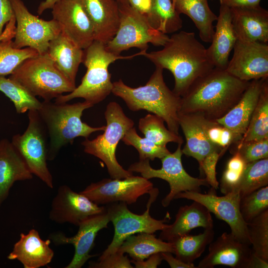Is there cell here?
<instances>
[{"instance_id": "obj_37", "label": "cell", "mask_w": 268, "mask_h": 268, "mask_svg": "<svg viewBox=\"0 0 268 268\" xmlns=\"http://www.w3.org/2000/svg\"><path fill=\"white\" fill-rule=\"evenodd\" d=\"M164 123L160 117L149 114L139 119L138 127L145 137L157 145L166 146L171 142L183 144L182 137L167 129Z\"/></svg>"}, {"instance_id": "obj_17", "label": "cell", "mask_w": 268, "mask_h": 268, "mask_svg": "<svg viewBox=\"0 0 268 268\" xmlns=\"http://www.w3.org/2000/svg\"><path fill=\"white\" fill-rule=\"evenodd\" d=\"M105 209V206H99L64 185L60 186L52 200L49 219L59 224L69 223L78 226L82 221Z\"/></svg>"}, {"instance_id": "obj_45", "label": "cell", "mask_w": 268, "mask_h": 268, "mask_svg": "<svg viewBox=\"0 0 268 268\" xmlns=\"http://www.w3.org/2000/svg\"><path fill=\"white\" fill-rule=\"evenodd\" d=\"M14 16L10 0H0V37L3 27Z\"/></svg>"}, {"instance_id": "obj_27", "label": "cell", "mask_w": 268, "mask_h": 268, "mask_svg": "<svg viewBox=\"0 0 268 268\" xmlns=\"http://www.w3.org/2000/svg\"><path fill=\"white\" fill-rule=\"evenodd\" d=\"M266 78L250 81L238 102L223 117L216 121L242 137L257 105L263 84Z\"/></svg>"}, {"instance_id": "obj_31", "label": "cell", "mask_w": 268, "mask_h": 268, "mask_svg": "<svg viewBox=\"0 0 268 268\" xmlns=\"http://www.w3.org/2000/svg\"><path fill=\"white\" fill-rule=\"evenodd\" d=\"M128 237L118 249V252L128 254L132 260L143 261L151 255L161 252L174 254L171 242L157 238L154 233L140 232Z\"/></svg>"}, {"instance_id": "obj_32", "label": "cell", "mask_w": 268, "mask_h": 268, "mask_svg": "<svg viewBox=\"0 0 268 268\" xmlns=\"http://www.w3.org/2000/svg\"><path fill=\"white\" fill-rule=\"evenodd\" d=\"M214 231L213 228L204 229L198 235L189 234L171 240L176 258L187 264L193 262L204 251L206 246L213 240Z\"/></svg>"}, {"instance_id": "obj_8", "label": "cell", "mask_w": 268, "mask_h": 268, "mask_svg": "<svg viewBox=\"0 0 268 268\" xmlns=\"http://www.w3.org/2000/svg\"><path fill=\"white\" fill-rule=\"evenodd\" d=\"M120 24L113 37L105 45L108 52L116 55L132 48L147 50L148 43L163 46L169 37L152 27L147 19L133 8L129 3H119Z\"/></svg>"}, {"instance_id": "obj_34", "label": "cell", "mask_w": 268, "mask_h": 268, "mask_svg": "<svg viewBox=\"0 0 268 268\" xmlns=\"http://www.w3.org/2000/svg\"><path fill=\"white\" fill-rule=\"evenodd\" d=\"M147 21L152 27L166 34L174 33L183 26V20L171 0H152Z\"/></svg>"}, {"instance_id": "obj_29", "label": "cell", "mask_w": 268, "mask_h": 268, "mask_svg": "<svg viewBox=\"0 0 268 268\" xmlns=\"http://www.w3.org/2000/svg\"><path fill=\"white\" fill-rule=\"evenodd\" d=\"M173 6L179 14L192 19L203 42L211 43L214 33L213 22L217 16L209 8L207 0H175Z\"/></svg>"}, {"instance_id": "obj_4", "label": "cell", "mask_w": 268, "mask_h": 268, "mask_svg": "<svg viewBox=\"0 0 268 268\" xmlns=\"http://www.w3.org/2000/svg\"><path fill=\"white\" fill-rule=\"evenodd\" d=\"M93 106L86 101L71 104L51 101L42 102L37 111L49 139L48 160H54L61 149L72 144L75 138H88L94 132L104 131L106 126L92 127L81 121L83 112Z\"/></svg>"}, {"instance_id": "obj_52", "label": "cell", "mask_w": 268, "mask_h": 268, "mask_svg": "<svg viewBox=\"0 0 268 268\" xmlns=\"http://www.w3.org/2000/svg\"><path fill=\"white\" fill-rule=\"evenodd\" d=\"M61 0H45L41 1L37 8L38 15H41L46 10L51 9L54 5Z\"/></svg>"}, {"instance_id": "obj_33", "label": "cell", "mask_w": 268, "mask_h": 268, "mask_svg": "<svg viewBox=\"0 0 268 268\" xmlns=\"http://www.w3.org/2000/svg\"><path fill=\"white\" fill-rule=\"evenodd\" d=\"M268 138V78L264 81L257 105L246 132L237 142ZM237 143V142H236Z\"/></svg>"}, {"instance_id": "obj_38", "label": "cell", "mask_w": 268, "mask_h": 268, "mask_svg": "<svg viewBox=\"0 0 268 268\" xmlns=\"http://www.w3.org/2000/svg\"><path fill=\"white\" fill-rule=\"evenodd\" d=\"M253 253L268 262V209L247 223Z\"/></svg>"}, {"instance_id": "obj_49", "label": "cell", "mask_w": 268, "mask_h": 268, "mask_svg": "<svg viewBox=\"0 0 268 268\" xmlns=\"http://www.w3.org/2000/svg\"><path fill=\"white\" fill-rule=\"evenodd\" d=\"M161 256L163 260L165 261L171 268H196L194 264H187L176 257H174L172 253L170 252H161Z\"/></svg>"}, {"instance_id": "obj_50", "label": "cell", "mask_w": 268, "mask_h": 268, "mask_svg": "<svg viewBox=\"0 0 268 268\" xmlns=\"http://www.w3.org/2000/svg\"><path fill=\"white\" fill-rule=\"evenodd\" d=\"M246 164L238 153H234L233 156L228 161L226 168L243 173Z\"/></svg>"}, {"instance_id": "obj_19", "label": "cell", "mask_w": 268, "mask_h": 268, "mask_svg": "<svg viewBox=\"0 0 268 268\" xmlns=\"http://www.w3.org/2000/svg\"><path fill=\"white\" fill-rule=\"evenodd\" d=\"M253 253L251 245L240 241L231 232H224L209 244L207 255L197 268L225 265L232 268H249Z\"/></svg>"}, {"instance_id": "obj_20", "label": "cell", "mask_w": 268, "mask_h": 268, "mask_svg": "<svg viewBox=\"0 0 268 268\" xmlns=\"http://www.w3.org/2000/svg\"><path fill=\"white\" fill-rule=\"evenodd\" d=\"M203 115L198 113H178V123L186 138V144L182 149L183 154L196 159L199 165L209 154L214 151L222 152L221 149L213 144L205 133L208 120Z\"/></svg>"}, {"instance_id": "obj_47", "label": "cell", "mask_w": 268, "mask_h": 268, "mask_svg": "<svg viewBox=\"0 0 268 268\" xmlns=\"http://www.w3.org/2000/svg\"><path fill=\"white\" fill-rule=\"evenodd\" d=\"M162 260L160 253H158L151 255L146 261H138L132 260L131 262L136 268H156L160 265Z\"/></svg>"}, {"instance_id": "obj_42", "label": "cell", "mask_w": 268, "mask_h": 268, "mask_svg": "<svg viewBox=\"0 0 268 268\" xmlns=\"http://www.w3.org/2000/svg\"><path fill=\"white\" fill-rule=\"evenodd\" d=\"M231 152L238 153L246 164L268 158V138L234 143Z\"/></svg>"}, {"instance_id": "obj_36", "label": "cell", "mask_w": 268, "mask_h": 268, "mask_svg": "<svg viewBox=\"0 0 268 268\" xmlns=\"http://www.w3.org/2000/svg\"><path fill=\"white\" fill-rule=\"evenodd\" d=\"M0 91L10 99L17 113L38 110L42 102L17 81L5 76H0Z\"/></svg>"}, {"instance_id": "obj_41", "label": "cell", "mask_w": 268, "mask_h": 268, "mask_svg": "<svg viewBox=\"0 0 268 268\" xmlns=\"http://www.w3.org/2000/svg\"><path fill=\"white\" fill-rule=\"evenodd\" d=\"M205 133L209 140L221 149L222 155L231 145L238 142L242 138L215 120L209 119L206 124Z\"/></svg>"}, {"instance_id": "obj_15", "label": "cell", "mask_w": 268, "mask_h": 268, "mask_svg": "<svg viewBox=\"0 0 268 268\" xmlns=\"http://www.w3.org/2000/svg\"><path fill=\"white\" fill-rule=\"evenodd\" d=\"M225 70L243 81L268 77V44L237 40Z\"/></svg>"}, {"instance_id": "obj_9", "label": "cell", "mask_w": 268, "mask_h": 268, "mask_svg": "<svg viewBox=\"0 0 268 268\" xmlns=\"http://www.w3.org/2000/svg\"><path fill=\"white\" fill-rule=\"evenodd\" d=\"M182 144H178L175 152L160 159V169L153 168L149 164V160L145 159L132 164L128 169L132 172L139 173L147 180L157 178L168 183L170 192L161 201L163 207H167L179 193L186 191L201 192V186L210 187L205 178L193 177L185 171L182 163Z\"/></svg>"}, {"instance_id": "obj_39", "label": "cell", "mask_w": 268, "mask_h": 268, "mask_svg": "<svg viewBox=\"0 0 268 268\" xmlns=\"http://www.w3.org/2000/svg\"><path fill=\"white\" fill-rule=\"evenodd\" d=\"M122 140L127 145L133 146L137 150L139 160L161 159L171 153L166 146L157 145L147 138L140 136L134 127L125 133Z\"/></svg>"}, {"instance_id": "obj_2", "label": "cell", "mask_w": 268, "mask_h": 268, "mask_svg": "<svg viewBox=\"0 0 268 268\" xmlns=\"http://www.w3.org/2000/svg\"><path fill=\"white\" fill-rule=\"evenodd\" d=\"M249 83L214 67L198 78L181 97L179 112L198 113L209 119H219L238 102Z\"/></svg>"}, {"instance_id": "obj_10", "label": "cell", "mask_w": 268, "mask_h": 268, "mask_svg": "<svg viewBox=\"0 0 268 268\" xmlns=\"http://www.w3.org/2000/svg\"><path fill=\"white\" fill-rule=\"evenodd\" d=\"M158 192V190L155 188L149 194L146 210L141 214L132 212L128 209L127 204L123 202L109 203L105 206L110 221L114 225V235L111 243L98 260L116 252L125 239L130 235L140 232L154 233L168 226V224L164 223L168 218L167 215L162 220H157L152 217L149 214L151 205L157 198Z\"/></svg>"}, {"instance_id": "obj_23", "label": "cell", "mask_w": 268, "mask_h": 268, "mask_svg": "<svg viewBox=\"0 0 268 268\" xmlns=\"http://www.w3.org/2000/svg\"><path fill=\"white\" fill-rule=\"evenodd\" d=\"M51 242L50 239L42 240L35 229H31L26 234L21 233L19 240L14 245L7 259L18 260L24 268L45 266L51 263L54 256V252L50 247Z\"/></svg>"}, {"instance_id": "obj_11", "label": "cell", "mask_w": 268, "mask_h": 268, "mask_svg": "<svg viewBox=\"0 0 268 268\" xmlns=\"http://www.w3.org/2000/svg\"><path fill=\"white\" fill-rule=\"evenodd\" d=\"M28 118V124L25 132L13 135L11 142L24 159L32 174L53 189V177L47 163V130L37 110L29 111Z\"/></svg>"}, {"instance_id": "obj_46", "label": "cell", "mask_w": 268, "mask_h": 268, "mask_svg": "<svg viewBox=\"0 0 268 268\" xmlns=\"http://www.w3.org/2000/svg\"><path fill=\"white\" fill-rule=\"evenodd\" d=\"M128 1L133 8L147 20L152 8V0H128Z\"/></svg>"}, {"instance_id": "obj_35", "label": "cell", "mask_w": 268, "mask_h": 268, "mask_svg": "<svg viewBox=\"0 0 268 268\" xmlns=\"http://www.w3.org/2000/svg\"><path fill=\"white\" fill-rule=\"evenodd\" d=\"M268 185V158L247 163L241 178L231 192L241 198Z\"/></svg>"}, {"instance_id": "obj_44", "label": "cell", "mask_w": 268, "mask_h": 268, "mask_svg": "<svg viewBox=\"0 0 268 268\" xmlns=\"http://www.w3.org/2000/svg\"><path fill=\"white\" fill-rule=\"evenodd\" d=\"M220 157V152L214 151L205 156L199 165L210 187L215 190L219 188V182L216 176V165Z\"/></svg>"}, {"instance_id": "obj_40", "label": "cell", "mask_w": 268, "mask_h": 268, "mask_svg": "<svg viewBox=\"0 0 268 268\" xmlns=\"http://www.w3.org/2000/svg\"><path fill=\"white\" fill-rule=\"evenodd\" d=\"M240 211L244 221L248 223L268 209V186L241 198Z\"/></svg>"}, {"instance_id": "obj_12", "label": "cell", "mask_w": 268, "mask_h": 268, "mask_svg": "<svg viewBox=\"0 0 268 268\" xmlns=\"http://www.w3.org/2000/svg\"><path fill=\"white\" fill-rule=\"evenodd\" d=\"M10 0L16 23L13 46L30 47L40 55L46 54L50 41L61 32L58 23L53 19L45 20L33 15L22 0Z\"/></svg>"}, {"instance_id": "obj_24", "label": "cell", "mask_w": 268, "mask_h": 268, "mask_svg": "<svg viewBox=\"0 0 268 268\" xmlns=\"http://www.w3.org/2000/svg\"><path fill=\"white\" fill-rule=\"evenodd\" d=\"M32 178L26 162L11 142L0 140V207L15 182Z\"/></svg>"}, {"instance_id": "obj_14", "label": "cell", "mask_w": 268, "mask_h": 268, "mask_svg": "<svg viewBox=\"0 0 268 268\" xmlns=\"http://www.w3.org/2000/svg\"><path fill=\"white\" fill-rule=\"evenodd\" d=\"M185 199L196 201L203 205L216 217L224 221L229 226L231 233L240 241L251 245L247 223L240 211L239 194L230 192L223 196H217L215 190L211 188L207 193L186 191L179 193L174 199Z\"/></svg>"}, {"instance_id": "obj_1", "label": "cell", "mask_w": 268, "mask_h": 268, "mask_svg": "<svg viewBox=\"0 0 268 268\" xmlns=\"http://www.w3.org/2000/svg\"><path fill=\"white\" fill-rule=\"evenodd\" d=\"M158 51L145 52L142 56L155 67L169 70L175 84L172 90L182 97L191 85L214 67L210 61L206 49L192 32L181 31L173 34Z\"/></svg>"}, {"instance_id": "obj_26", "label": "cell", "mask_w": 268, "mask_h": 268, "mask_svg": "<svg viewBox=\"0 0 268 268\" xmlns=\"http://www.w3.org/2000/svg\"><path fill=\"white\" fill-rule=\"evenodd\" d=\"M213 227V221L209 210L202 204L194 201L190 205L181 206L174 222L161 230L159 238L167 242L188 234L194 228Z\"/></svg>"}, {"instance_id": "obj_16", "label": "cell", "mask_w": 268, "mask_h": 268, "mask_svg": "<svg viewBox=\"0 0 268 268\" xmlns=\"http://www.w3.org/2000/svg\"><path fill=\"white\" fill-rule=\"evenodd\" d=\"M61 32L84 50L94 41L92 23L81 0H61L51 8Z\"/></svg>"}, {"instance_id": "obj_30", "label": "cell", "mask_w": 268, "mask_h": 268, "mask_svg": "<svg viewBox=\"0 0 268 268\" xmlns=\"http://www.w3.org/2000/svg\"><path fill=\"white\" fill-rule=\"evenodd\" d=\"M16 23L14 16L6 25L0 37V76L10 74L25 60L38 55L37 52L30 47L21 49L13 46Z\"/></svg>"}, {"instance_id": "obj_54", "label": "cell", "mask_w": 268, "mask_h": 268, "mask_svg": "<svg viewBox=\"0 0 268 268\" xmlns=\"http://www.w3.org/2000/svg\"><path fill=\"white\" fill-rule=\"evenodd\" d=\"M172 0V3H173V5L174 4V1L175 0Z\"/></svg>"}, {"instance_id": "obj_48", "label": "cell", "mask_w": 268, "mask_h": 268, "mask_svg": "<svg viewBox=\"0 0 268 268\" xmlns=\"http://www.w3.org/2000/svg\"><path fill=\"white\" fill-rule=\"evenodd\" d=\"M220 5L229 8L254 7L260 5L261 0H219Z\"/></svg>"}, {"instance_id": "obj_51", "label": "cell", "mask_w": 268, "mask_h": 268, "mask_svg": "<svg viewBox=\"0 0 268 268\" xmlns=\"http://www.w3.org/2000/svg\"><path fill=\"white\" fill-rule=\"evenodd\" d=\"M268 262H266L253 253L249 268H268Z\"/></svg>"}, {"instance_id": "obj_21", "label": "cell", "mask_w": 268, "mask_h": 268, "mask_svg": "<svg viewBox=\"0 0 268 268\" xmlns=\"http://www.w3.org/2000/svg\"><path fill=\"white\" fill-rule=\"evenodd\" d=\"M231 22L237 40L268 42V11L260 5L230 8Z\"/></svg>"}, {"instance_id": "obj_53", "label": "cell", "mask_w": 268, "mask_h": 268, "mask_svg": "<svg viewBox=\"0 0 268 268\" xmlns=\"http://www.w3.org/2000/svg\"><path fill=\"white\" fill-rule=\"evenodd\" d=\"M119 3L124 4L128 3V0H116Z\"/></svg>"}, {"instance_id": "obj_6", "label": "cell", "mask_w": 268, "mask_h": 268, "mask_svg": "<svg viewBox=\"0 0 268 268\" xmlns=\"http://www.w3.org/2000/svg\"><path fill=\"white\" fill-rule=\"evenodd\" d=\"M9 78L44 101H51L64 93H70L76 87L58 68L47 53L25 60Z\"/></svg>"}, {"instance_id": "obj_22", "label": "cell", "mask_w": 268, "mask_h": 268, "mask_svg": "<svg viewBox=\"0 0 268 268\" xmlns=\"http://www.w3.org/2000/svg\"><path fill=\"white\" fill-rule=\"evenodd\" d=\"M93 26L94 40L104 45L116 35L120 16L116 0H81Z\"/></svg>"}, {"instance_id": "obj_7", "label": "cell", "mask_w": 268, "mask_h": 268, "mask_svg": "<svg viewBox=\"0 0 268 268\" xmlns=\"http://www.w3.org/2000/svg\"><path fill=\"white\" fill-rule=\"evenodd\" d=\"M106 121L104 133L95 138H85L81 142L84 151L101 160L106 165L111 178L124 179L133 175L119 163L116 157L117 146L125 133L134 127V122L127 117L116 102L108 104L104 113Z\"/></svg>"}, {"instance_id": "obj_3", "label": "cell", "mask_w": 268, "mask_h": 268, "mask_svg": "<svg viewBox=\"0 0 268 268\" xmlns=\"http://www.w3.org/2000/svg\"><path fill=\"white\" fill-rule=\"evenodd\" d=\"M163 71V69L155 67L147 83L136 88L129 86L120 79L113 82L112 93L121 98L132 111L145 110L160 117L170 131L179 134L178 113L181 97L167 86Z\"/></svg>"}, {"instance_id": "obj_13", "label": "cell", "mask_w": 268, "mask_h": 268, "mask_svg": "<svg viewBox=\"0 0 268 268\" xmlns=\"http://www.w3.org/2000/svg\"><path fill=\"white\" fill-rule=\"evenodd\" d=\"M154 189L149 180L132 175L124 179L105 178L91 183L79 193L98 205L117 202L130 204Z\"/></svg>"}, {"instance_id": "obj_43", "label": "cell", "mask_w": 268, "mask_h": 268, "mask_svg": "<svg viewBox=\"0 0 268 268\" xmlns=\"http://www.w3.org/2000/svg\"><path fill=\"white\" fill-rule=\"evenodd\" d=\"M88 268H133L127 256L118 251L111 254L97 262H91Z\"/></svg>"}, {"instance_id": "obj_25", "label": "cell", "mask_w": 268, "mask_h": 268, "mask_svg": "<svg viewBox=\"0 0 268 268\" xmlns=\"http://www.w3.org/2000/svg\"><path fill=\"white\" fill-rule=\"evenodd\" d=\"M216 21L211 44L206 52L214 67L225 70L230 52L237 40L232 24L230 8L221 5Z\"/></svg>"}, {"instance_id": "obj_18", "label": "cell", "mask_w": 268, "mask_h": 268, "mask_svg": "<svg viewBox=\"0 0 268 268\" xmlns=\"http://www.w3.org/2000/svg\"><path fill=\"white\" fill-rule=\"evenodd\" d=\"M110 220L106 211L94 214L82 221L78 225L77 233L72 237H67L62 232L51 234L49 239L56 245L71 244L74 247V256L66 268H80L90 258L97 255H90L99 231L107 228Z\"/></svg>"}, {"instance_id": "obj_5", "label": "cell", "mask_w": 268, "mask_h": 268, "mask_svg": "<svg viewBox=\"0 0 268 268\" xmlns=\"http://www.w3.org/2000/svg\"><path fill=\"white\" fill-rule=\"evenodd\" d=\"M146 51H140L128 56L116 55L106 50L105 45L94 40L84 50L82 63L86 68V72L81 83L72 92L56 98L55 102L67 103L73 99L82 98L93 105L100 103L112 91L113 85L108 71L110 65L118 60L131 59L142 56Z\"/></svg>"}, {"instance_id": "obj_28", "label": "cell", "mask_w": 268, "mask_h": 268, "mask_svg": "<svg viewBox=\"0 0 268 268\" xmlns=\"http://www.w3.org/2000/svg\"><path fill=\"white\" fill-rule=\"evenodd\" d=\"M47 54L58 68L75 84L77 72L83 60L84 50L61 32L50 41Z\"/></svg>"}]
</instances>
